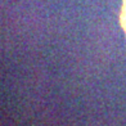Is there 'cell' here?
Instances as JSON below:
<instances>
[{"mask_svg": "<svg viewBox=\"0 0 126 126\" xmlns=\"http://www.w3.org/2000/svg\"><path fill=\"white\" fill-rule=\"evenodd\" d=\"M120 25H121L122 30L125 31V35H126V0H122L121 13H120Z\"/></svg>", "mask_w": 126, "mask_h": 126, "instance_id": "cell-1", "label": "cell"}]
</instances>
